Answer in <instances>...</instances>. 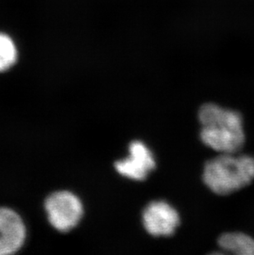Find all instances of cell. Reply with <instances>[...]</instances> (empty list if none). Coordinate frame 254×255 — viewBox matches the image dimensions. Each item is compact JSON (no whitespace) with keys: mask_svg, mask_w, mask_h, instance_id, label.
Wrapping results in <instances>:
<instances>
[{"mask_svg":"<svg viewBox=\"0 0 254 255\" xmlns=\"http://www.w3.org/2000/svg\"><path fill=\"white\" fill-rule=\"evenodd\" d=\"M17 60V49L12 39L0 33V72L8 70Z\"/></svg>","mask_w":254,"mask_h":255,"instance_id":"ba28073f","label":"cell"},{"mask_svg":"<svg viewBox=\"0 0 254 255\" xmlns=\"http://www.w3.org/2000/svg\"><path fill=\"white\" fill-rule=\"evenodd\" d=\"M49 222L60 232H68L79 224L84 214L81 201L69 191L51 193L45 201Z\"/></svg>","mask_w":254,"mask_h":255,"instance_id":"3957f363","label":"cell"},{"mask_svg":"<svg viewBox=\"0 0 254 255\" xmlns=\"http://www.w3.org/2000/svg\"><path fill=\"white\" fill-rule=\"evenodd\" d=\"M26 236V227L19 215L10 208L0 207V255L19 251Z\"/></svg>","mask_w":254,"mask_h":255,"instance_id":"8992f818","label":"cell"},{"mask_svg":"<svg viewBox=\"0 0 254 255\" xmlns=\"http://www.w3.org/2000/svg\"><path fill=\"white\" fill-rule=\"evenodd\" d=\"M220 248L238 255H254V240L240 232L223 234L218 240Z\"/></svg>","mask_w":254,"mask_h":255,"instance_id":"52a82bcc","label":"cell"},{"mask_svg":"<svg viewBox=\"0 0 254 255\" xmlns=\"http://www.w3.org/2000/svg\"><path fill=\"white\" fill-rule=\"evenodd\" d=\"M142 220L147 232L155 237L172 236L180 224L178 212L164 201H154L147 205Z\"/></svg>","mask_w":254,"mask_h":255,"instance_id":"277c9868","label":"cell"},{"mask_svg":"<svg viewBox=\"0 0 254 255\" xmlns=\"http://www.w3.org/2000/svg\"><path fill=\"white\" fill-rule=\"evenodd\" d=\"M221 154L204 166V183L218 195H229L250 185L254 179V157Z\"/></svg>","mask_w":254,"mask_h":255,"instance_id":"7a4b0ae2","label":"cell"},{"mask_svg":"<svg viewBox=\"0 0 254 255\" xmlns=\"http://www.w3.org/2000/svg\"><path fill=\"white\" fill-rule=\"evenodd\" d=\"M129 157L114 164L116 170L133 180H144L155 169V160L151 151L143 142L134 140L129 144Z\"/></svg>","mask_w":254,"mask_h":255,"instance_id":"5b68a950","label":"cell"},{"mask_svg":"<svg viewBox=\"0 0 254 255\" xmlns=\"http://www.w3.org/2000/svg\"><path fill=\"white\" fill-rule=\"evenodd\" d=\"M201 140L221 154L238 153L245 142L242 116L215 104L202 105L198 113Z\"/></svg>","mask_w":254,"mask_h":255,"instance_id":"6da1fadb","label":"cell"}]
</instances>
